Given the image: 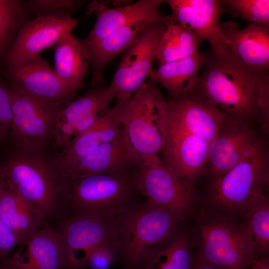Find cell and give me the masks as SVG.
Returning a JSON list of instances; mask_svg holds the SVG:
<instances>
[{
	"mask_svg": "<svg viewBox=\"0 0 269 269\" xmlns=\"http://www.w3.org/2000/svg\"><path fill=\"white\" fill-rule=\"evenodd\" d=\"M203 72L186 85L189 93L212 104L228 116L256 121L269 127V73L250 70L227 55L203 53ZM182 94V95H183Z\"/></svg>",
	"mask_w": 269,
	"mask_h": 269,
	"instance_id": "obj_1",
	"label": "cell"
},
{
	"mask_svg": "<svg viewBox=\"0 0 269 269\" xmlns=\"http://www.w3.org/2000/svg\"><path fill=\"white\" fill-rule=\"evenodd\" d=\"M4 187L23 197L41 214L44 224L58 229L66 220L69 180L42 152H17L0 166Z\"/></svg>",
	"mask_w": 269,
	"mask_h": 269,
	"instance_id": "obj_2",
	"label": "cell"
},
{
	"mask_svg": "<svg viewBox=\"0 0 269 269\" xmlns=\"http://www.w3.org/2000/svg\"><path fill=\"white\" fill-rule=\"evenodd\" d=\"M195 227V259L218 269H250L256 249L243 221L204 208L196 217Z\"/></svg>",
	"mask_w": 269,
	"mask_h": 269,
	"instance_id": "obj_3",
	"label": "cell"
},
{
	"mask_svg": "<svg viewBox=\"0 0 269 269\" xmlns=\"http://www.w3.org/2000/svg\"><path fill=\"white\" fill-rule=\"evenodd\" d=\"M185 217L147 203L131 205L115 219L114 243L128 269H140L153 250L182 226Z\"/></svg>",
	"mask_w": 269,
	"mask_h": 269,
	"instance_id": "obj_4",
	"label": "cell"
},
{
	"mask_svg": "<svg viewBox=\"0 0 269 269\" xmlns=\"http://www.w3.org/2000/svg\"><path fill=\"white\" fill-rule=\"evenodd\" d=\"M266 137L237 164L210 183L205 208L237 219L254 197L265 192L269 183Z\"/></svg>",
	"mask_w": 269,
	"mask_h": 269,
	"instance_id": "obj_5",
	"label": "cell"
},
{
	"mask_svg": "<svg viewBox=\"0 0 269 269\" xmlns=\"http://www.w3.org/2000/svg\"><path fill=\"white\" fill-rule=\"evenodd\" d=\"M134 171L68 179L67 218L87 215L114 220L131 205Z\"/></svg>",
	"mask_w": 269,
	"mask_h": 269,
	"instance_id": "obj_6",
	"label": "cell"
},
{
	"mask_svg": "<svg viewBox=\"0 0 269 269\" xmlns=\"http://www.w3.org/2000/svg\"><path fill=\"white\" fill-rule=\"evenodd\" d=\"M8 86L12 114L8 138L17 152L41 153L53 137L57 117L65 106Z\"/></svg>",
	"mask_w": 269,
	"mask_h": 269,
	"instance_id": "obj_7",
	"label": "cell"
},
{
	"mask_svg": "<svg viewBox=\"0 0 269 269\" xmlns=\"http://www.w3.org/2000/svg\"><path fill=\"white\" fill-rule=\"evenodd\" d=\"M140 157L141 163L134 173V187L146 198V203L184 217L192 213L194 188L158 155Z\"/></svg>",
	"mask_w": 269,
	"mask_h": 269,
	"instance_id": "obj_8",
	"label": "cell"
},
{
	"mask_svg": "<svg viewBox=\"0 0 269 269\" xmlns=\"http://www.w3.org/2000/svg\"><path fill=\"white\" fill-rule=\"evenodd\" d=\"M160 92L147 78L125 105L121 123L133 146L141 156L158 155L163 145L156 100Z\"/></svg>",
	"mask_w": 269,
	"mask_h": 269,
	"instance_id": "obj_9",
	"label": "cell"
},
{
	"mask_svg": "<svg viewBox=\"0 0 269 269\" xmlns=\"http://www.w3.org/2000/svg\"><path fill=\"white\" fill-rule=\"evenodd\" d=\"M267 134L261 124L250 119L226 116L208 150L206 171L210 183L241 161Z\"/></svg>",
	"mask_w": 269,
	"mask_h": 269,
	"instance_id": "obj_10",
	"label": "cell"
},
{
	"mask_svg": "<svg viewBox=\"0 0 269 269\" xmlns=\"http://www.w3.org/2000/svg\"><path fill=\"white\" fill-rule=\"evenodd\" d=\"M160 120L209 143L218 134L226 115L216 107L189 93L170 100L160 93L156 101Z\"/></svg>",
	"mask_w": 269,
	"mask_h": 269,
	"instance_id": "obj_11",
	"label": "cell"
},
{
	"mask_svg": "<svg viewBox=\"0 0 269 269\" xmlns=\"http://www.w3.org/2000/svg\"><path fill=\"white\" fill-rule=\"evenodd\" d=\"M167 24L154 22L144 30L122 58L110 84L116 99L130 100L147 79Z\"/></svg>",
	"mask_w": 269,
	"mask_h": 269,
	"instance_id": "obj_12",
	"label": "cell"
},
{
	"mask_svg": "<svg viewBox=\"0 0 269 269\" xmlns=\"http://www.w3.org/2000/svg\"><path fill=\"white\" fill-rule=\"evenodd\" d=\"M78 23L72 16L59 15L36 17L25 22L5 58V68H16L40 57L41 51L54 47Z\"/></svg>",
	"mask_w": 269,
	"mask_h": 269,
	"instance_id": "obj_13",
	"label": "cell"
},
{
	"mask_svg": "<svg viewBox=\"0 0 269 269\" xmlns=\"http://www.w3.org/2000/svg\"><path fill=\"white\" fill-rule=\"evenodd\" d=\"M114 99L115 93L109 85L93 88L65 106L55 122L53 137L55 147L65 148L111 108Z\"/></svg>",
	"mask_w": 269,
	"mask_h": 269,
	"instance_id": "obj_14",
	"label": "cell"
},
{
	"mask_svg": "<svg viewBox=\"0 0 269 269\" xmlns=\"http://www.w3.org/2000/svg\"><path fill=\"white\" fill-rule=\"evenodd\" d=\"M163 160L194 189L206 172L210 143L197 136L160 121Z\"/></svg>",
	"mask_w": 269,
	"mask_h": 269,
	"instance_id": "obj_15",
	"label": "cell"
},
{
	"mask_svg": "<svg viewBox=\"0 0 269 269\" xmlns=\"http://www.w3.org/2000/svg\"><path fill=\"white\" fill-rule=\"evenodd\" d=\"M141 161L122 125L113 138L81 157L63 174L69 180H75L94 175L134 170Z\"/></svg>",
	"mask_w": 269,
	"mask_h": 269,
	"instance_id": "obj_16",
	"label": "cell"
},
{
	"mask_svg": "<svg viewBox=\"0 0 269 269\" xmlns=\"http://www.w3.org/2000/svg\"><path fill=\"white\" fill-rule=\"evenodd\" d=\"M171 9L173 23L187 28L210 46V51L217 55H227L220 19L228 9L219 0H167Z\"/></svg>",
	"mask_w": 269,
	"mask_h": 269,
	"instance_id": "obj_17",
	"label": "cell"
},
{
	"mask_svg": "<svg viewBox=\"0 0 269 269\" xmlns=\"http://www.w3.org/2000/svg\"><path fill=\"white\" fill-rule=\"evenodd\" d=\"M163 0H139L129 4L111 7L105 1L93 0L87 6V15L95 13L96 22L86 38L84 46L93 43L121 27L133 23L147 20L152 22L172 23L170 15L163 14L160 7Z\"/></svg>",
	"mask_w": 269,
	"mask_h": 269,
	"instance_id": "obj_18",
	"label": "cell"
},
{
	"mask_svg": "<svg viewBox=\"0 0 269 269\" xmlns=\"http://www.w3.org/2000/svg\"><path fill=\"white\" fill-rule=\"evenodd\" d=\"M114 220L93 216H76L67 218L61 224L58 230L72 269L86 267V258L98 246L114 243Z\"/></svg>",
	"mask_w": 269,
	"mask_h": 269,
	"instance_id": "obj_19",
	"label": "cell"
},
{
	"mask_svg": "<svg viewBox=\"0 0 269 269\" xmlns=\"http://www.w3.org/2000/svg\"><path fill=\"white\" fill-rule=\"evenodd\" d=\"M4 264L5 269H72L60 232L43 224Z\"/></svg>",
	"mask_w": 269,
	"mask_h": 269,
	"instance_id": "obj_20",
	"label": "cell"
},
{
	"mask_svg": "<svg viewBox=\"0 0 269 269\" xmlns=\"http://www.w3.org/2000/svg\"><path fill=\"white\" fill-rule=\"evenodd\" d=\"M227 55L242 66L259 73H269V28L249 23H221Z\"/></svg>",
	"mask_w": 269,
	"mask_h": 269,
	"instance_id": "obj_21",
	"label": "cell"
},
{
	"mask_svg": "<svg viewBox=\"0 0 269 269\" xmlns=\"http://www.w3.org/2000/svg\"><path fill=\"white\" fill-rule=\"evenodd\" d=\"M0 73L8 80L9 85L63 106L76 96L40 56L20 67L4 68Z\"/></svg>",
	"mask_w": 269,
	"mask_h": 269,
	"instance_id": "obj_22",
	"label": "cell"
},
{
	"mask_svg": "<svg viewBox=\"0 0 269 269\" xmlns=\"http://www.w3.org/2000/svg\"><path fill=\"white\" fill-rule=\"evenodd\" d=\"M116 104L105 112L87 130L80 134L63 150L55 160L63 172L72 166L81 157L113 138L121 127L123 109L130 100L117 99Z\"/></svg>",
	"mask_w": 269,
	"mask_h": 269,
	"instance_id": "obj_23",
	"label": "cell"
},
{
	"mask_svg": "<svg viewBox=\"0 0 269 269\" xmlns=\"http://www.w3.org/2000/svg\"><path fill=\"white\" fill-rule=\"evenodd\" d=\"M152 23L154 22L147 20L139 21L119 28L93 43L83 45L92 67L93 88L102 86L106 67L114 58L133 45L145 28Z\"/></svg>",
	"mask_w": 269,
	"mask_h": 269,
	"instance_id": "obj_24",
	"label": "cell"
},
{
	"mask_svg": "<svg viewBox=\"0 0 269 269\" xmlns=\"http://www.w3.org/2000/svg\"><path fill=\"white\" fill-rule=\"evenodd\" d=\"M54 70L75 94L83 86L89 65L88 53L80 40L66 34L54 46Z\"/></svg>",
	"mask_w": 269,
	"mask_h": 269,
	"instance_id": "obj_25",
	"label": "cell"
},
{
	"mask_svg": "<svg viewBox=\"0 0 269 269\" xmlns=\"http://www.w3.org/2000/svg\"><path fill=\"white\" fill-rule=\"evenodd\" d=\"M192 238L182 226L157 247L140 269H192Z\"/></svg>",
	"mask_w": 269,
	"mask_h": 269,
	"instance_id": "obj_26",
	"label": "cell"
},
{
	"mask_svg": "<svg viewBox=\"0 0 269 269\" xmlns=\"http://www.w3.org/2000/svg\"><path fill=\"white\" fill-rule=\"evenodd\" d=\"M0 216L15 234L18 244L44 224L41 214L32 205L4 186L0 193Z\"/></svg>",
	"mask_w": 269,
	"mask_h": 269,
	"instance_id": "obj_27",
	"label": "cell"
},
{
	"mask_svg": "<svg viewBox=\"0 0 269 269\" xmlns=\"http://www.w3.org/2000/svg\"><path fill=\"white\" fill-rule=\"evenodd\" d=\"M203 53L192 55L158 65L152 69L147 78L159 84L171 96L172 99L181 96L186 85L196 78L204 66Z\"/></svg>",
	"mask_w": 269,
	"mask_h": 269,
	"instance_id": "obj_28",
	"label": "cell"
},
{
	"mask_svg": "<svg viewBox=\"0 0 269 269\" xmlns=\"http://www.w3.org/2000/svg\"><path fill=\"white\" fill-rule=\"evenodd\" d=\"M203 41L187 28L173 23L167 24L157 47L156 59L158 65L199 52Z\"/></svg>",
	"mask_w": 269,
	"mask_h": 269,
	"instance_id": "obj_29",
	"label": "cell"
},
{
	"mask_svg": "<svg viewBox=\"0 0 269 269\" xmlns=\"http://www.w3.org/2000/svg\"><path fill=\"white\" fill-rule=\"evenodd\" d=\"M241 218L252 236L256 253L269 251V200L265 192L254 197L244 209Z\"/></svg>",
	"mask_w": 269,
	"mask_h": 269,
	"instance_id": "obj_30",
	"label": "cell"
},
{
	"mask_svg": "<svg viewBox=\"0 0 269 269\" xmlns=\"http://www.w3.org/2000/svg\"><path fill=\"white\" fill-rule=\"evenodd\" d=\"M26 2L0 0V65L11 47L20 27L27 21Z\"/></svg>",
	"mask_w": 269,
	"mask_h": 269,
	"instance_id": "obj_31",
	"label": "cell"
},
{
	"mask_svg": "<svg viewBox=\"0 0 269 269\" xmlns=\"http://www.w3.org/2000/svg\"><path fill=\"white\" fill-rule=\"evenodd\" d=\"M228 13L240 16L250 24L269 28V0H222Z\"/></svg>",
	"mask_w": 269,
	"mask_h": 269,
	"instance_id": "obj_32",
	"label": "cell"
},
{
	"mask_svg": "<svg viewBox=\"0 0 269 269\" xmlns=\"http://www.w3.org/2000/svg\"><path fill=\"white\" fill-rule=\"evenodd\" d=\"M84 2L78 0H30L26 3L29 11L36 17L51 15L72 16Z\"/></svg>",
	"mask_w": 269,
	"mask_h": 269,
	"instance_id": "obj_33",
	"label": "cell"
},
{
	"mask_svg": "<svg viewBox=\"0 0 269 269\" xmlns=\"http://www.w3.org/2000/svg\"><path fill=\"white\" fill-rule=\"evenodd\" d=\"M117 255L114 243H104L90 252L85 261L86 267L91 269H108L114 262Z\"/></svg>",
	"mask_w": 269,
	"mask_h": 269,
	"instance_id": "obj_34",
	"label": "cell"
},
{
	"mask_svg": "<svg viewBox=\"0 0 269 269\" xmlns=\"http://www.w3.org/2000/svg\"><path fill=\"white\" fill-rule=\"evenodd\" d=\"M12 114L9 86L0 77V142L8 138Z\"/></svg>",
	"mask_w": 269,
	"mask_h": 269,
	"instance_id": "obj_35",
	"label": "cell"
},
{
	"mask_svg": "<svg viewBox=\"0 0 269 269\" xmlns=\"http://www.w3.org/2000/svg\"><path fill=\"white\" fill-rule=\"evenodd\" d=\"M18 244L15 234L0 216V262L4 259L11 249Z\"/></svg>",
	"mask_w": 269,
	"mask_h": 269,
	"instance_id": "obj_36",
	"label": "cell"
},
{
	"mask_svg": "<svg viewBox=\"0 0 269 269\" xmlns=\"http://www.w3.org/2000/svg\"><path fill=\"white\" fill-rule=\"evenodd\" d=\"M251 269H269V258L268 256H255L251 263Z\"/></svg>",
	"mask_w": 269,
	"mask_h": 269,
	"instance_id": "obj_37",
	"label": "cell"
},
{
	"mask_svg": "<svg viewBox=\"0 0 269 269\" xmlns=\"http://www.w3.org/2000/svg\"><path fill=\"white\" fill-rule=\"evenodd\" d=\"M192 269H218L214 267L198 261L194 258V261Z\"/></svg>",
	"mask_w": 269,
	"mask_h": 269,
	"instance_id": "obj_38",
	"label": "cell"
},
{
	"mask_svg": "<svg viewBox=\"0 0 269 269\" xmlns=\"http://www.w3.org/2000/svg\"><path fill=\"white\" fill-rule=\"evenodd\" d=\"M3 187H4V184H3V180H2V179L0 174V193L2 190Z\"/></svg>",
	"mask_w": 269,
	"mask_h": 269,
	"instance_id": "obj_39",
	"label": "cell"
},
{
	"mask_svg": "<svg viewBox=\"0 0 269 269\" xmlns=\"http://www.w3.org/2000/svg\"><path fill=\"white\" fill-rule=\"evenodd\" d=\"M0 269H5L4 265L0 266Z\"/></svg>",
	"mask_w": 269,
	"mask_h": 269,
	"instance_id": "obj_40",
	"label": "cell"
},
{
	"mask_svg": "<svg viewBox=\"0 0 269 269\" xmlns=\"http://www.w3.org/2000/svg\"></svg>",
	"mask_w": 269,
	"mask_h": 269,
	"instance_id": "obj_41",
	"label": "cell"
}]
</instances>
